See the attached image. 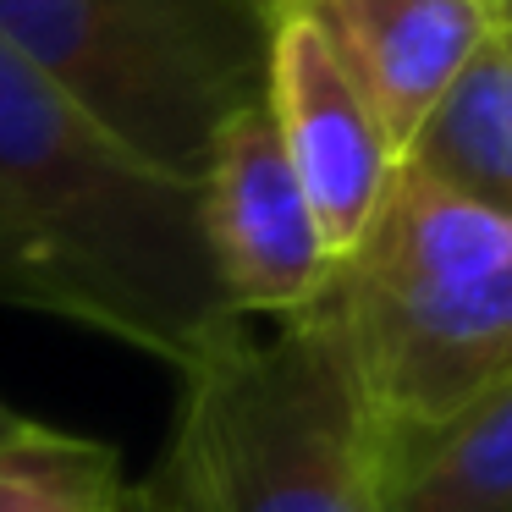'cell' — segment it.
Instances as JSON below:
<instances>
[{
    "label": "cell",
    "mask_w": 512,
    "mask_h": 512,
    "mask_svg": "<svg viewBox=\"0 0 512 512\" xmlns=\"http://www.w3.org/2000/svg\"><path fill=\"white\" fill-rule=\"evenodd\" d=\"M0 303L188 369L237 325L199 182L149 171L0 39Z\"/></svg>",
    "instance_id": "obj_1"
},
{
    "label": "cell",
    "mask_w": 512,
    "mask_h": 512,
    "mask_svg": "<svg viewBox=\"0 0 512 512\" xmlns=\"http://www.w3.org/2000/svg\"><path fill=\"white\" fill-rule=\"evenodd\" d=\"M182 375L166 512H386V441L353 386L325 303L254 336L237 320Z\"/></svg>",
    "instance_id": "obj_2"
},
{
    "label": "cell",
    "mask_w": 512,
    "mask_h": 512,
    "mask_svg": "<svg viewBox=\"0 0 512 512\" xmlns=\"http://www.w3.org/2000/svg\"><path fill=\"white\" fill-rule=\"evenodd\" d=\"M281 0H0V39L149 171L199 182L265 100Z\"/></svg>",
    "instance_id": "obj_3"
},
{
    "label": "cell",
    "mask_w": 512,
    "mask_h": 512,
    "mask_svg": "<svg viewBox=\"0 0 512 512\" xmlns=\"http://www.w3.org/2000/svg\"><path fill=\"white\" fill-rule=\"evenodd\" d=\"M320 303L391 468L512 380V254L413 292H369L331 276Z\"/></svg>",
    "instance_id": "obj_4"
},
{
    "label": "cell",
    "mask_w": 512,
    "mask_h": 512,
    "mask_svg": "<svg viewBox=\"0 0 512 512\" xmlns=\"http://www.w3.org/2000/svg\"><path fill=\"white\" fill-rule=\"evenodd\" d=\"M199 232L237 320H287L325 298L336 265L265 100L215 133L199 171Z\"/></svg>",
    "instance_id": "obj_5"
},
{
    "label": "cell",
    "mask_w": 512,
    "mask_h": 512,
    "mask_svg": "<svg viewBox=\"0 0 512 512\" xmlns=\"http://www.w3.org/2000/svg\"><path fill=\"white\" fill-rule=\"evenodd\" d=\"M265 111L276 122L281 155L309 199L325 254H331V265H342L364 237L369 215L386 199L397 149L380 133L369 100L347 78L325 34L303 12H292L287 0H281L276 39H270Z\"/></svg>",
    "instance_id": "obj_6"
},
{
    "label": "cell",
    "mask_w": 512,
    "mask_h": 512,
    "mask_svg": "<svg viewBox=\"0 0 512 512\" xmlns=\"http://www.w3.org/2000/svg\"><path fill=\"white\" fill-rule=\"evenodd\" d=\"M336 50L402 155L413 127L490 39V0H287Z\"/></svg>",
    "instance_id": "obj_7"
},
{
    "label": "cell",
    "mask_w": 512,
    "mask_h": 512,
    "mask_svg": "<svg viewBox=\"0 0 512 512\" xmlns=\"http://www.w3.org/2000/svg\"><path fill=\"white\" fill-rule=\"evenodd\" d=\"M397 160L435 188L512 221V61L496 34L463 61Z\"/></svg>",
    "instance_id": "obj_8"
},
{
    "label": "cell",
    "mask_w": 512,
    "mask_h": 512,
    "mask_svg": "<svg viewBox=\"0 0 512 512\" xmlns=\"http://www.w3.org/2000/svg\"><path fill=\"white\" fill-rule=\"evenodd\" d=\"M386 512H512V380L391 468Z\"/></svg>",
    "instance_id": "obj_9"
},
{
    "label": "cell",
    "mask_w": 512,
    "mask_h": 512,
    "mask_svg": "<svg viewBox=\"0 0 512 512\" xmlns=\"http://www.w3.org/2000/svg\"><path fill=\"white\" fill-rule=\"evenodd\" d=\"M133 485L122 457L100 441L28 424L0 446V512H127Z\"/></svg>",
    "instance_id": "obj_10"
},
{
    "label": "cell",
    "mask_w": 512,
    "mask_h": 512,
    "mask_svg": "<svg viewBox=\"0 0 512 512\" xmlns=\"http://www.w3.org/2000/svg\"><path fill=\"white\" fill-rule=\"evenodd\" d=\"M490 34L501 39V50L512 61V0H490Z\"/></svg>",
    "instance_id": "obj_11"
},
{
    "label": "cell",
    "mask_w": 512,
    "mask_h": 512,
    "mask_svg": "<svg viewBox=\"0 0 512 512\" xmlns=\"http://www.w3.org/2000/svg\"><path fill=\"white\" fill-rule=\"evenodd\" d=\"M28 424H34L28 413H17V408H6V402H0V446H6V441H17V435H23Z\"/></svg>",
    "instance_id": "obj_12"
},
{
    "label": "cell",
    "mask_w": 512,
    "mask_h": 512,
    "mask_svg": "<svg viewBox=\"0 0 512 512\" xmlns=\"http://www.w3.org/2000/svg\"><path fill=\"white\" fill-rule=\"evenodd\" d=\"M127 512H166V507H160L155 490H138V485H133V507H127Z\"/></svg>",
    "instance_id": "obj_13"
}]
</instances>
